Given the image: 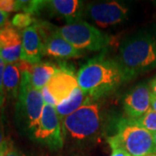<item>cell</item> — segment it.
<instances>
[{"label": "cell", "instance_id": "6da1fadb", "mask_svg": "<svg viewBox=\"0 0 156 156\" xmlns=\"http://www.w3.org/2000/svg\"><path fill=\"white\" fill-rule=\"evenodd\" d=\"M76 76L79 88L94 101L110 94L127 82L116 60L103 56H95L87 62Z\"/></svg>", "mask_w": 156, "mask_h": 156}, {"label": "cell", "instance_id": "7a4b0ae2", "mask_svg": "<svg viewBox=\"0 0 156 156\" xmlns=\"http://www.w3.org/2000/svg\"><path fill=\"white\" fill-rule=\"evenodd\" d=\"M115 60L127 81L156 68L155 31H139L125 39Z\"/></svg>", "mask_w": 156, "mask_h": 156}, {"label": "cell", "instance_id": "3957f363", "mask_svg": "<svg viewBox=\"0 0 156 156\" xmlns=\"http://www.w3.org/2000/svg\"><path fill=\"white\" fill-rule=\"evenodd\" d=\"M116 133L108 138L112 149L122 148L131 156H147L156 154L153 134L134 122V120L123 118L116 123Z\"/></svg>", "mask_w": 156, "mask_h": 156}, {"label": "cell", "instance_id": "277c9868", "mask_svg": "<svg viewBox=\"0 0 156 156\" xmlns=\"http://www.w3.org/2000/svg\"><path fill=\"white\" fill-rule=\"evenodd\" d=\"M61 122L64 138L76 142L94 139L98 136L102 124L100 104L90 100Z\"/></svg>", "mask_w": 156, "mask_h": 156}, {"label": "cell", "instance_id": "5b68a950", "mask_svg": "<svg viewBox=\"0 0 156 156\" xmlns=\"http://www.w3.org/2000/svg\"><path fill=\"white\" fill-rule=\"evenodd\" d=\"M45 102L41 90L31 85L26 73H22V82L15 108V119L22 134H32L44 108Z\"/></svg>", "mask_w": 156, "mask_h": 156}, {"label": "cell", "instance_id": "8992f818", "mask_svg": "<svg viewBox=\"0 0 156 156\" xmlns=\"http://www.w3.org/2000/svg\"><path fill=\"white\" fill-rule=\"evenodd\" d=\"M62 36L80 50L97 51L109 44V37L89 23L80 21L58 28Z\"/></svg>", "mask_w": 156, "mask_h": 156}, {"label": "cell", "instance_id": "52a82bcc", "mask_svg": "<svg viewBox=\"0 0 156 156\" xmlns=\"http://www.w3.org/2000/svg\"><path fill=\"white\" fill-rule=\"evenodd\" d=\"M29 138L50 150L61 149L63 146L64 137L62 122L55 107L45 103L38 123Z\"/></svg>", "mask_w": 156, "mask_h": 156}, {"label": "cell", "instance_id": "ba28073f", "mask_svg": "<svg viewBox=\"0 0 156 156\" xmlns=\"http://www.w3.org/2000/svg\"><path fill=\"white\" fill-rule=\"evenodd\" d=\"M37 27L44 40V56L56 59H71L83 56V51L76 49L62 36L58 28L44 21H37Z\"/></svg>", "mask_w": 156, "mask_h": 156}, {"label": "cell", "instance_id": "9c48e42d", "mask_svg": "<svg viewBox=\"0 0 156 156\" xmlns=\"http://www.w3.org/2000/svg\"><path fill=\"white\" fill-rule=\"evenodd\" d=\"M85 11L96 24L101 27H108L126 20L128 8L124 4L111 1L89 5Z\"/></svg>", "mask_w": 156, "mask_h": 156}, {"label": "cell", "instance_id": "30bf717a", "mask_svg": "<svg viewBox=\"0 0 156 156\" xmlns=\"http://www.w3.org/2000/svg\"><path fill=\"white\" fill-rule=\"evenodd\" d=\"M46 88L56 102V107L70 97L73 92L79 88L77 76L71 68L62 64L52 76Z\"/></svg>", "mask_w": 156, "mask_h": 156}, {"label": "cell", "instance_id": "8fae6325", "mask_svg": "<svg viewBox=\"0 0 156 156\" xmlns=\"http://www.w3.org/2000/svg\"><path fill=\"white\" fill-rule=\"evenodd\" d=\"M152 92L149 84L146 83L137 84L130 89L122 100V108L128 119H139L151 109Z\"/></svg>", "mask_w": 156, "mask_h": 156}, {"label": "cell", "instance_id": "7c38bea8", "mask_svg": "<svg viewBox=\"0 0 156 156\" xmlns=\"http://www.w3.org/2000/svg\"><path fill=\"white\" fill-rule=\"evenodd\" d=\"M22 32L11 24L0 29V57L5 64L17 63L21 60Z\"/></svg>", "mask_w": 156, "mask_h": 156}, {"label": "cell", "instance_id": "4fadbf2b", "mask_svg": "<svg viewBox=\"0 0 156 156\" xmlns=\"http://www.w3.org/2000/svg\"><path fill=\"white\" fill-rule=\"evenodd\" d=\"M44 56V40L37 27L34 24L22 31L21 60L30 63L40 62Z\"/></svg>", "mask_w": 156, "mask_h": 156}, {"label": "cell", "instance_id": "5bb4252c", "mask_svg": "<svg viewBox=\"0 0 156 156\" xmlns=\"http://www.w3.org/2000/svg\"><path fill=\"white\" fill-rule=\"evenodd\" d=\"M44 10L51 15L62 17L67 24L83 21L84 15L83 2L79 0H50L45 1Z\"/></svg>", "mask_w": 156, "mask_h": 156}, {"label": "cell", "instance_id": "9a60e30c", "mask_svg": "<svg viewBox=\"0 0 156 156\" xmlns=\"http://www.w3.org/2000/svg\"><path fill=\"white\" fill-rule=\"evenodd\" d=\"M17 63L22 73L27 74L31 85L38 90L44 88L58 69V66L49 62H40L32 64L20 60Z\"/></svg>", "mask_w": 156, "mask_h": 156}, {"label": "cell", "instance_id": "2e32d148", "mask_svg": "<svg viewBox=\"0 0 156 156\" xmlns=\"http://www.w3.org/2000/svg\"><path fill=\"white\" fill-rule=\"evenodd\" d=\"M22 82V71L17 63L5 64L3 75V87L5 99H17Z\"/></svg>", "mask_w": 156, "mask_h": 156}, {"label": "cell", "instance_id": "e0dca14e", "mask_svg": "<svg viewBox=\"0 0 156 156\" xmlns=\"http://www.w3.org/2000/svg\"><path fill=\"white\" fill-rule=\"evenodd\" d=\"M90 100L92 99H90L80 88L76 89L69 99L55 107L60 121L62 122L64 118L70 115Z\"/></svg>", "mask_w": 156, "mask_h": 156}, {"label": "cell", "instance_id": "ac0fdd59", "mask_svg": "<svg viewBox=\"0 0 156 156\" xmlns=\"http://www.w3.org/2000/svg\"><path fill=\"white\" fill-rule=\"evenodd\" d=\"M19 11L24 13L30 14L31 16H36L40 14L45 8V1L42 0H30V1H21L18 0Z\"/></svg>", "mask_w": 156, "mask_h": 156}, {"label": "cell", "instance_id": "d6986e66", "mask_svg": "<svg viewBox=\"0 0 156 156\" xmlns=\"http://www.w3.org/2000/svg\"><path fill=\"white\" fill-rule=\"evenodd\" d=\"M134 121L140 127L147 130L153 134L156 133V112L153 109H149L145 115Z\"/></svg>", "mask_w": 156, "mask_h": 156}, {"label": "cell", "instance_id": "ffe728a7", "mask_svg": "<svg viewBox=\"0 0 156 156\" xmlns=\"http://www.w3.org/2000/svg\"><path fill=\"white\" fill-rule=\"evenodd\" d=\"M36 17L31 16L30 14L28 13H17V15H15L12 20H11V25L17 30H21V29L29 28L30 26L34 25L37 23Z\"/></svg>", "mask_w": 156, "mask_h": 156}, {"label": "cell", "instance_id": "44dd1931", "mask_svg": "<svg viewBox=\"0 0 156 156\" xmlns=\"http://www.w3.org/2000/svg\"><path fill=\"white\" fill-rule=\"evenodd\" d=\"M0 10L5 13L19 11L18 0H0Z\"/></svg>", "mask_w": 156, "mask_h": 156}, {"label": "cell", "instance_id": "7402d4cb", "mask_svg": "<svg viewBox=\"0 0 156 156\" xmlns=\"http://www.w3.org/2000/svg\"><path fill=\"white\" fill-rule=\"evenodd\" d=\"M5 67V62L0 57V109L3 108L4 102L5 101V95L3 87V75H4Z\"/></svg>", "mask_w": 156, "mask_h": 156}, {"label": "cell", "instance_id": "603a6c76", "mask_svg": "<svg viewBox=\"0 0 156 156\" xmlns=\"http://www.w3.org/2000/svg\"><path fill=\"white\" fill-rule=\"evenodd\" d=\"M9 145H10V142L8 141V140L6 139L3 122H2V120L0 117V152L5 153L6 149L8 148Z\"/></svg>", "mask_w": 156, "mask_h": 156}, {"label": "cell", "instance_id": "cb8c5ba5", "mask_svg": "<svg viewBox=\"0 0 156 156\" xmlns=\"http://www.w3.org/2000/svg\"><path fill=\"white\" fill-rule=\"evenodd\" d=\"M5 156H26L23 152L18 150L14 146L12 145V143H10V145L8 147V148L6 149L5 153Z\"/></svg>", "mask_w": 156, "mask_h": 156}, {"label": "cell", "instance_id": "d4e9b609", "mask_svg": "<svg viewBox=\"0 0 156 156\" xmlns=\"http://www.w3.org/2000/svg\"><path fill=\"white\" fill-rule=\"evenodd\" d=\"M9 24V14L0 10V29L5 27Z\"/></svg>", "mask_w": 156, "mask_h": 156}, {"label": "cell", "instance_id": "484cf974", "mask_svg": "<svg viewBox=\"0 0 156 156\" xmlns=\"http://www.w3.org/2000/svg\"><path fill=\"white\" fill-rule=\"evenodd\" d=\"M110 156H131L127 151L123 150L122 148H115L112 149V154Z\"/></svg>", "mask_w": 156, "mask_h": 156}, {"label": "cell", "instance_id": "4316f807", "mask_svg": "<svg viewBox=\"0 0 156 156\" xmlns=\"http://www.w3.org/2000/svg\"><path fill=\"white\" fill-rule=\"evenodd\" d=\"M149 88H150L152 94L156 95V76L149 83Z\"/></svg>", "mask_w": 156, "mask_h": 156}, {"label": "cell", "instance_id": "83f0119b", "mask_svg": "<svg viewBox=\"0 0 156 156\" xmlns=\"http://www.w3.org/2000/svg\"><path fill=\"white\" fill-rule=\"evenodd\" d=\"M151 109L156 112V95L154 94L151 95Z\"/></svg>", "mask_w": 156, "mask_h": 156}, {"label": "cell", "instance_id": "f1b7e54d", "mask_svg": "<svg viewBox=\"0 0 156 156\" xmlns=\"http://www.w3.org/2000/svg\"><path fill=\"white\" fill-rule=\"evenodd\" d=\"M153 136H154V143H155V146H156V133L153 134Z\"/></svg>", "mask_w": 156, "mask_h": 156}, {"label": "cell", "instance_id": "f546056e", "mask_svg": "<svg viewBox=\"0 0 156 156\" xmlns=\"http://www.w3.org/2000/svg\"><path fill=\"white\" fill-rule=\"evenodd\" d=\"M0 156H5V153H3V152H0Z\"/></svg>", "mask_w": 156, "mask_h": 156}, {"label": "cell", "instance_id": "4dcf8cb0", "mask_svg": "<svg viewBox=\"0 0 156 156\" xmlns=\"http://www.w3.org/2000/svg\"><path fill=\"white\" fill-rule=\"evenodd\" d=\"M147 156H156V154H149V155Z\"/></svg>", "mask_w": 156, "mask_h": 156}]
</instances>
